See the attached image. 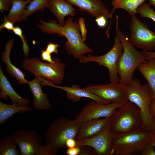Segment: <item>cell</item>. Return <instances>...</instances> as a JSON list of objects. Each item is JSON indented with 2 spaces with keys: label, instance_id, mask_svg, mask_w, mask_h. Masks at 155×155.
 I'll use <instances>...</instances> for the list:
<instances>
[{
  "label": "cell",
  "instance_id": "obj_2",
  "mask_svg": "<svg viewBox=\"0 0 155 155\" xmlns=\"http://www.w3.org/2000/svg\"><path fill=\"white\" fill-rule=\"evenodd\" d=\"M118 19V16H116V34L122 44L123 50L117 62V72L119 78V83L127 86L133 79L135 70L146 60L142 53L130 43L128 38L119 29Z\"/></svg>",
  "mask_w": 155,
  "mask_h": 155
},
{
  "label": "cell",
  "instance_id": "obj_24",
  "mask_svg": "<svg viewBox=\"0 0 155 155\" xmlns=\"http://www.w3.org/2000/svg\"><path fill=\"white\" fill-rule=\"evenodd\" d=\"M147 0H117L113 2L112 13L115 9H121L126 11L131 16L135 15L139 6Z\"/></svg>",
  "mask_w": 155,
  "mask_h": 155
},
{
  "label": "cell",
  "instance_id": "obj_16",
  "mask_svg": "<svg viewBox=\"0 0 155 155\" xmlns=\"http://www.w3.org/2000/svg\"><path fill=\"white\" fill-rule=\"evenodd\" d=\"M66 0L73 6L78 7L80 10L86 12L96 18L101 16L107 19L112 17V14L100 0Z\"/></svg>",
  "mask_w": 155,
  "mask_h": 155
},
{
  "label": "cell",
  "instance_id": "obj_30",
  "mask_svg": "<svg viewBox=\"0 0 155 155\" xmlns=\"http://www.w3.org/2000/svg\"><path fill=\"white\" fill-rule=\"evenodd\" d=\"M78 24L82 39L84 42L86 39L87 31L86 28L84 20L83 18H80Z\"/></svg>",
  "mask_w": 155,
  "mask_h": 155
},
{
  "label": "cell",
  "instance_id": "obj_27",
  "mask_svg": "<svg viewBox=\"0 0 155 155\" xmlns=\"http://www.w3.org/2000/svg\"><path fill=\"white\" fill-rule=\"evenodd\" d=\"M137 13L142 18H150L155 22V12L149 4L143 3L137 8Z\"/></svg>",
  "mask_w": 155,
  "mask_h": 155
},
{
  "label": "cell",
  "instance_id": "obj_41",
  "mask_svg": "<svg viewBox=\"0 0 155 155\" xmlns=\"http://www.w3.org/2000/svg\"><path fill=\"white\" fill-rule=\"evenodd\" d=\"M148 144L155 147V131L153 132L152 135Z\"/></svg>",
  "mask_w": 155,
  "mask_h": 155
},
{
  "label": "cell",
  "instance_id": "obj_42",
  "mask_svg": "<svg viewBox=\"0 0 155 155\" xmlns=\"http://www.w3.org/2000/svg\"><path fill=\"white\" fill-rule=\"evenodd\" d=\"M149 1L150 5L155 7V0H149Z\"/></svg>",
  "mask_w": 155,
  "mask_h": 155
},
{
  "label": "cell",
  "instance_id": "obj_40",
  "mask_svg": "<svg viewBox=\"0 0 155 155\" xmlns=\"http://www.w3.org/2000/svg\"><path fill=\"white\" fill-rule=\"evenodd\" d=\"M142 53L146 60L152 58H155V51H143Z\"/></svg>",
  "mask_w": 155,
  "mask_h": 155
},
{
  "label": "cell",
  "instance_id": "obj_28",
  "mask_svg": "<svg viewBox=\"0 0 155 155\" xmlns=\"http://www.w3.org/2000/svg\"><path fill=\"white\" fill-rule=\"evenodd\" d=\"M16 35L19 36L22 42V48L23 52L25 59L28 58L29 54V47L25 36L23 34L21 28L18 26L14 27L12 30Z\"/></svg>",
  "mask_w": 155,
  "mask_h": 155
},
{
  "label": "cell",
  "instance_id": "obj_39",
  "mask_svg": "<svg viewBox=\"0 0 155 155\" xmlns=\"http://www.w3.org/2000/svg\"><path fill=\"white\" fill-rule=\"evenodd\" d=\"M77 141L75 139H71L67 140L66 143V147L72 148L77 146Z\"/></svg>",
  "mask_w": 155,
  "mask_h": 155
},
{
  "label": "cell",
  "instance_id": "obj_33",
  "mask_svg": "<svg viewBox=\"0 0 155 155\" xmlns=\"http://www.w3.org/2000/svg\"><path fill=\"white\" fill-rule=\"evenodd\" d=\"M12 0H0V11H9L11 6Z\"/></svg>",
  "mask_w": 155,
  "mask_h": 155
},
{
  "label": "cell",
  "instance_id": "obj_32",
  "mask_svg": "<svg viewBox=\"0 0 155 155\" xmlns=\"http://www.w3.org/2000/svg\"><path fill=\"white\" fill-rule=\"evenodd\" d=\"M154 147L148 144L142 148L140 153L142 155H155Z\"/></svg>",
  "mask_w": 155,
  "mask_h": 155
},
{
  "label": "cell",
  "instance_id": "obj_9",
  "mask_svg": "<svg viewBox=\"0 0 155 155\" xmlns=\"http://www.w3.org/2000/svg\"><path fill=\"white\" fill-rule=\"evenodd\" d=\"M128 40L135 48L148 51H155V32L151 30L135 15L131 16Z\"/></svg>",
  "mask_w": 155,
  "mask_h": 155
},
{
  "label": "cell",
  "instance_id": "obj_43",
  "mask_svg": "<svg viewBox=\"0 0 155 155\" xmlns=\"http://www.w3.org/2000/svg\"><path fill=\"white\" fill-rule=\"evenodd\" d=\"M116 0H113V2H114Z\"/></svg>",
  "mask_w": 155,
  "mask_h": 155
},
{
  "label": "cell",
  "instance_id": "obj_26",
  "mask_svg": "<svg viewBox=\"0 0 155 155\" xmlns=\"http://www.w3.org/2000/svg\"><path fill=\"white\" fill-rule=\"evenodd\" d=\"M48 0H32L26 7L22 17V21L26 20L28 17L35 12L43 10L46 7Z\"/></svg>",
  "mask_w": 155,
  "mask_h": 155
},
{
  "label": "cell",
  "instance_id": "obj_1",
  "mask_svg": "<svg viewBox=\"0 0 155 155\" xmlns=\"http://www.w3.org/2000/svg\"><path fill=\"white\" fill-rule=\"evenodd\" d=\"M40 24L38 27L46 34H57L64 36L67 40L65 49L67 54L78 59L84 54L93 52L83 40L78 24L69 17L63 26L60 25L55 20H48L46 22L40 19Z\"/></svg>",
  "mask_w": 155,
  "mask_h": 155
},
{
  "label": "cell",
  "instance_id": "obj_22",
  "mask_svg": "<svg viewBox=\"0 0 155 155\" xmlns=\"http://www.w3.org/2000/svg\"><path fill=\"white\" fill-rule=\"evenodd\" d=\"M32 110L28 105L17 106L13 104H7L0 101V124H3L16 113L30 111Z\"/></svg>",
  "mask_w": 155,
  "mask_h": 155
},
{
  "label": "cell",
  "instance_id": "obj_35",
  "mask_svg": "<svg viewBox=\"0 0 155 155\" xmlns=\"http://www.w3.org/2000/svg\"><path fill=\"white\" fill-rule=\"evenodd\" d=\"M59 46V45L55 44L51 42H49L46 45L45 50L49 53H57L58 48Z\"/></svg>",
  "mask_w": 155,
  "mask_h": 155
},
{
  "label": "cell",
  "instance_id": "obj_38",
  "mask_svg": "<svg viewBox=\"0 0 155 155\" xmlns=\"http://www.w3.org/2000/svg\"><path fill=\"white\" fill-rule=\"evenodd\" d=\"M150 112L152 117L155 123V97L153 98L151 102L150 106Z\"/></svg>",
  "mask_w": 155,
  "mask_h": 155
},
{
  "label": "cell",
  "instance_id": "obj_15",
  "mask_svg": "<svg viewBox=\"0 0 155 155\" xmlns=\"http://www.w3.org/2000/svg\"><path fill=\"white\" fill-rule=\"evenodd\" d=\"M111 117L93 119L82 122L75 139L79 141L98 134L107 127Z\"/></svg>",
  "mask_w": 155,
  "mask_h": 155
},
{
  "label": "cell",
  "instance_id": "obj_23",
  "mask_svg": "<svg viewBox=\"0 0 155 155\" xmlns=\"http://www.w3.org/2000/svg\"><path fill=\"white\" fill-rule=\"evenodd\" d=\"M32 0H12L11 6L6 17L13 23L22 22V17L26 6Z\"/></svg>",
  "mask_w": 155,
  "mask_h": 155
},
{
  "label": "cell",
  "instance_id": "obj_7",
  "mask_svg": "<svg viewBox=\"0 0 155 155\" xmlns=\"http://www.w3.org/2000/svg\"><path fill=\"white\" fill-rule=\"evenodd\" d=\"M128 101L135 104L139 108L142 124V129L150 132L155 130V123L151 116L150 106L154 98L149 86L138 84L132 87L127 92Z\"/></svg>",
  "mask_w": 155,
  "mask_h": 155
},
{
  "label": "cell",
  "instance_id": "obj_34",
  "mask_svg": "<svg viewBox=\"0 0 155 155\" xmlns=\"http://www.w3.org/2000/svg\"><path fill=\"white\" fill-rule=\"evenodd\" d=\"M40 57L43 61H47L49 63H53L54 62L53 59H52L51 54L45 50H41Z\"/></svg>",
  "mask_w": 155,
  "mask_h": 155
},
{
  "label": "cell",
  "instance_id": "obj_13",
  "mask_svg": "<svg viewBox=\"0 0 155 155\" xmlns=\"http://www.w3.org/2000/svg\"><path fill=\"white\" fill-rule=\"evenodd\" d=\"M110 121L107 127L96 135L77 141V146H90L94 150L96 154L112 155L111 144L113 135L110 129Z\"/></svg>",
  "mask_w": 155,
  "mask_h": 155
},
{
  "label": "cell",
  "instance_id": "obj_31",
  "mask_svg": "<svg viewBox=\"0 0 155 155\" xmlns=\"http://www.w3.org/2000/svg\"><path fill=\"white\" fill-rule=\"evenodd\" d=\"M3 17V22L0 25V31L4 29H6L8 31H12L14 27V24L8 20L4 14Z\"/></svg>",
  "mask_w": 155,
  "mask_h": 155
},
{
  "label": "cell",
  "instance_id": "obj_8",
  "mask_svg": "<svg viewBox=\"0 0 155 155\" xmlns=\"http://www.w3.org/2000/svg\"><path fill=\"white\" fill-rule=\"evenodd\" d=\"M114 44L107 53L100 56L88 55L87 56H80L79 58L80 63L95 62L100 65L106 67L108 69L109 78L111 82H118L119 78L117 72L118 61L123 53L122 44L116 34Z\"/></svg>",
  "mask_w": 155,
  "mask_h": 155
},
{
  "label": "cell",
  "instance_id": "obj_3",
  "mask_svg": "<svg viewBox=\"0 0 155 155\" xmlns=\"http://www.w3.org/2000/svg\"><path fill=\"white\" fill-rule=\"evenodd\" d=\"M81 123L77 119L70 120L62 117L56 119L46 131V145L57 153L59 150L66 147L67 140L76 139Z\"/></svg>",
  "mask_w": 155,
  "mask_h": 155
},
{
  "label": "cell",
  "instance_id": "obj_17",
  "mask_svg": "<svg viewBox=\"0 0 155 155\" xmlns=\"http://www.w3.org/2000/svg\"><path fill=\"white\" fill-rule=\"evenodd\" d=\"M0 97L5 101L11 99L12 104L17 106L28 105L30 101L18 94L14 90L0 66Z\"/></svg>",
  "mask_w": 155,
  "mask_h": 155
},
{
  "label": "cell",
  "instance_id": "obj_37",
  "mask_svg": "<svg viewBox=\"0 0 155 155\" xmlns=\"http://www.w3.org/2000/svg\"><path fill=\"white\" fill-rule=\"evenodd\" d=\"M107 18L103 16L96 18L95 21L97 25L101 28L105 27L107 24Z\"/></svg>",
  "mask_w": 155,
  "mask_h": 155
},
{
  "label": "cell",
  "instance_id": "obj_19",
  "mask_svg": "<svg viewBox=\"0 0 155 155\" xmlns=\"http://www.w3.org/2000/svg\"><path fill=\"white\" fill-rule=\"evenodd\" d=\"M28 84L34 97L33 105L36 110H49L52 104L47 94L43 93L42 85L37 76L28 81Z\"/></svg>",
  "mask_w": 155,
  "mask_h": 155
},
{
  "label": "cell",
  "instance_id": "obj_20",
  "mask_svg": "<svg viewBox=\"0 0 155 155\" xmlns=\"http://www.w3.org/2000/svg\"><path fill=\"white\" fill-rule=\"evenodd\" d=\"M14 43V40L10 39L7 42L5 50L1 55L2 61L6 63L5 69L7 72L14 77L18 84L20 85L28 84V81L25 78V74L19 69L16 67L11 62L10 59V54Z\"/></svg>",
  "mask_w": 155,
  "mask_h": 155
},
{
  "label": "cell",
  "instance_id": "obj_29",
  "mask_svg": "<svg viewBox=\"0 0 155 155\" xmlns=\"http://www.w3.org/2000/svg\"><path fill=\"white\" fill-rule=\"evenodd\" d=\"M57 153L51 150L46 145L41 146L38 149L36 155H55Z\"/></svg>",
  "mask_w": 155,
  "mask_h": 155
},
{
  "label": "cell",
  "instance_id": "obj_6",
  "mask_svg": "<svg viewBox=\"0 0 155 155\" xmlns=\"http://www.w3.org/2000/svg\"><path fill=\"white\" fill-rule=\"evenodd\" d=\"M53 59L54 62L51 63L42 62L36 57L28 58L22 61V65L24 69L35 76L41 77L53 84H58L63 79L65 65L58 58Z\"/></svg>",
  "mask_w": 155,
  "mask_h": 155
},
{
  "label": "cell",
  "instance_id": "obj_12",
  "mask_svg": "<svg viewBox=\"0 0 155 155\" xmlns=\"http://www.w3.org/2000/svg\"><path fill=\"white\" fill-rule=\"evenodd\" d=\"M13 135L21 155H36L41 146V135L34 130L27 131L23 128L16 131Z\"/></svg>",
  "mask_w": 155,
  "mask_h": 155
},
{
  "label": "cell",
  "instance_id": "obj_10",
  "mask_svg": "<svg viewBox=\"0 0 155 155\" xmlns=\"http://www.w3.org/2000/svg\"><path fill=\"white\" fill-rule=\"evenodd\" d=\"M83 88L110 103L124 104L128 101L127 86L118 82H111L104 84H91Z\"/></svg>",
  "mask_w": 155,
  "mask_h": 155
},
{
  "label": "cell",
  "instance_id": "obj_21",
  "mask_svg": "<svg viewBox=\"0 0 155 155\" xmlns=\"http://www.w3.org/2000/svg\"><path fill=\"white\" fill-rule=\"evenodd\" d=\"M137 69L147 81L154 97H155V58L146 60Z\"/></svg>",
  "mask_w": 155,
  "mask_h": 155
},
{
  "label": "cell",
  "instance_id": "obj_36",
  "mask_svg": "<svg viewBox=\"0 0 155 155\" xmlns=\"http://www.w3.org/2000/svg\"><path fill=\"white\" fill-rule=\"evenodd\" d=\"M81 147L76 146L72 148H68L66 153L67 155H79L81 153Z\"/></svg>",
  "mask_w": 155,
  "mask_h": 155
},
{
  "label": "cell",
  "instance_id": "obj_11",
  "mask_svg": "<svg viewBox=\"0 0 155 155\" xmlns=\"http://www.w3.org/2000/svg\"><path fill=\"white\" fill-rule=\"evenodd\" d=\"M123 104L117 103L103 104L93 101L86 105L75 119L82 122L93 119L111 117L115 111Z\"/></svg>",
  "mask_w": 155,
  "mask_h": 155
},
{
  "label": "cell",
  "instance_id": "obj_4",
  "mask_svg": "<svg viewBox=\"0 0 155 155\" xmlns=\"http://www.w3.org/2000/svg\"><path fill=\"white\" fill-rule=\"evenodd\" d=\"M142 124L139 108L128 101L115 111L111 117L110 127L113 135L142 129Z\"/></svg>",
  "mask_w": 155,
  "mask_h": 155
},
{
  "label": "cell",
  "instance_id": "obj_25",
  "mask_svg": "<svg viewBox=\"0 0 155 155\" xmlns=\"http://www.w3.org/2000/svg\"><path fill=\"white\" fill-rule=\"evenodd\" d=\"M17 145L13 134L6 136L0 141V155H20V151L17 148Z\"/></svg>",
  "mask_w": 155,
  "mask_h": 155
},
{
  "label": "cell",
  "instance_id": "obj_5",
  "mask_svg": "<svg viewBox=\"0 0 155 155\" xmlns=\"http://www.w3.org/2000/svg\"><path fill=\"white\" fill-rule=\"evenodd\" d=\"M153 134L141 129L113 135L111 144L113 154L132 155L140 153L148 143Z\"/></svg>",
  "mask_w": 155,
  "mask_h": 155
},
{
  "label": "cell",
  "instance_id": "obj_18",
  "mask_svg": "<svg viewBox=\"0 0 155 155\" xmlns=\"http://www.w3.org/2000/svg\"><path fill=\"white\" fill-rule=\"evenodd\" d=\"M73 6L66 0H48L46 7L55 16L59 24L63 26L66 16H73L77 13Z\"/></svg>",
  "mask_w": 155,
  "mask_h": 155
},
{
  "label": "cell",
  "instance_id": "obj_14",
  "mask_svg": "<svg viewBox=\"0 0 155 155\" xmlns=\"http://www.w3.org/2000/svg\"><path fill=\"white\" fill-rule=\"evenodd\" d=\"M41 84L42 86H50L64 90L67 92V97L74 102L78 101L82 98H87L99 103L106 104L110 103L83 88H81L78 84L73 85L71 87L61 86L55 85L44 79L42 80Z\"/></svg>",
  "mask_w": 155,
  "mask_h": 155
}]
</instances>
